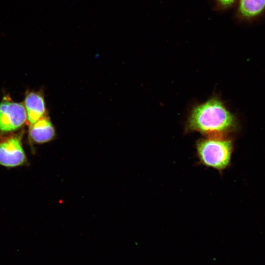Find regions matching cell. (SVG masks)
Listing matches in <instances>:
<instances>
[{
    "instance_id": "cell-6",
    "label": "cell",
    "mask_w": 265,
    "mask_h": 265,
    "mask_svg": "<svg viewBox=\"0 0 265 265\" xmlns=\"http://www.w3.org/2000/svg\"><path fill=\"white\" fill-rule=\"evenodd\" d=\"M24 106L30 125L47 115L44 98L40 92H31L27 94Z\"/></svg>"
},
{
    "instance_id": "cell-3",
    "label": "cell",
    "mask_w": 265,
    "mask_h": 265,
    "mask_svg": "<svg viewBox=\"0 0 265 265\" xmlns=\"http://www.w3.org/2000/svg\"><path fill=\"white\" fill-rule=\"evenodd\" d=\"M27 162L20 134L0 140V165L15 167L26 164Z\"/></svg>"
},
{
    "instance_id": "cell-4",
    "label": "cell",
    "mask_w": 265,
    "mask_h": 265,
    "mask_svg": "<svg viewBox=\"0 0 265 265\" xmlns=\"http://www.w3.org/2000/svg\"><path fill=\"white\" fill-rule=\"evenodd\" d=\"M26 119L23 104L9 101H3L0 103V132L15 131L22 126Z\"/></svg>"
},
{
    "instance_id": "cell-1",
    "label": "cell",
    "mask_w": 265,
    "mask_h": 265,
    "mask_svg": "<svg viewBox=\"0 0 265 265\" xmlns=\"http://www.w3.org/2000/svg\"><path fill=\"white\" fill-rule=\"evenodd\" d=\"M236 126L234 115L220 98L214 96L192 107L185 131L186 132H198L205 136H225Z\"/></svg>"
},
{
    "instance_id": "cell-5",
    "label": "cell",
    "mask_w": 265,
    "mask_h": 265,
    "mask_svg": "<svg viewBox=\"0 0 265 265\" xmlns=\"http://www.w3.org/2000/svg\"><path fill=\"white\" fill-rule=\"evenodd\" d=\"M29 137L32 142L38 144L48 143L55 139V129L47 115L30 125Z\"/></svg>"
},
{
    "instance_id": "cell-8",
    "label": "cell",
    "mask_w": 265,
    "mask_h": 265,
    "mask_svg": "<svg viewBox=\"0 0 265 265\" xmlns=\"http://www.w3.org/2000/svg\"><path fill=\"white\" fill-rule=\"evenodd\" d=\"M217 2L223 7H227L231 5L235 0H216Z\"/></svg>"
},
{
    "instance_id": "cell-2",
    "label": "cell",
    "mask_w": 265,
    "mask_h": 265,
    "mask_svg": "<svg viewBox=\"0 0 265 265\" xmlns=\"http://www.w3.org/2000/svg\"><path fill=\"white\" fill-rule=\"evenodd\" d=\"M196 156L199 164L221 173L230 164L233 141L225 136H206L196 142Z\"/></svg>"
},
{
    "instance_id": "cell-7",
    "label": "cell",
    "mask_w": 265,
    "mask_h": 265,
    "mask_svg": "<svg viewBox=\"0 0 265 265\" xmlns=\"http://www.w3.org/2000/svg\"><path fill=\"white\" fill-rule=\"evenodd\" d=\"M265 8V0H240L239 11L244 17L259 14Z\"/></svg>"
}]
</instances>
